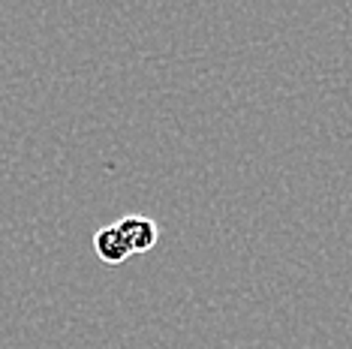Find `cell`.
Segmentation results:
<instances>
[{"mask_svg":"<svg viewBox=\"0 0 352 349\" xmlns=\"http://www.w3.org/2000/svg\"><path fill=\"white\" fill-rule=\"evenodd\" d=\"M115 226H118V232H121V238L126 241L130 253H148L160 238L157 223L151 217H142V214H126V217H121Z\"/></svg>","mask_w":352,"mask_h":349,"instance_id":"obj_1","label":"cell"},{"mask_svg":"<svg viewBox=\"0 0 352 349\" xmlns=\"http://www.w3.org/2000/svg\"><path fill=\"white\" fill-rule=\"evenodd\" d=\"M94 253H97V259L102 262V265H109V268L124 265V262L133 256L115 223L97 229V235H94Z\"/></svg>","mask_w":352,"mask_h":349,"instance_id":"obj_2","label":"cell"}]
</instances>
